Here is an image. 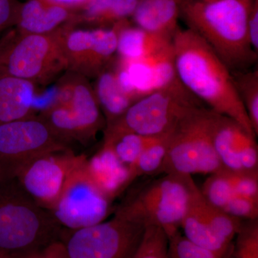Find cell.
<instances>
[{
    "mask_svg": "<svg viewBox=\"0 0 258 258\" xmlns=\"http://www.w3.org/2000/svg\"><path fill=\"white\" fill-rule=\"evenodd\" d=\"M176 74L190 93L208 108L236 120L254 134L232 79V73L192 30L178 28L171 39Z\"/></svg>",
    "mask_w": 258,
    "mask_h": 258,
    "instance_id": "cell-1",
    "label": "cell"
},
{
    "mask_svg": "<svg viewBox=\"0 0 258 258\" xmlns=\"http://www.w3.org/2000/svg\"><path fill=\"white\" fill-rule=\"evenodd\" d=\"M252 0H181V14L190 30L206 42L231 73L252 69L258 54L247 33Z\"/></svg>",
    "mask_w": 258,
    "mask_h": 258,
    "instance_id": "cell-2",
    "label": "cell"
},
{
    "mask_svg": "<svg viewBox=\"0 0 258 258\" xmlns=\"http://www.w3.org/2000/svg\"><path fill=\"white\" fill-rule=\"evenodd\" d=\"M62 228L13 178L0 184V252L18 257L60 240Z\"/></svg>",
    "mask_w": 258,
    "mask_h": 258,
    "instance_id": "cell-3",
    "label": "cell"
},
{
    "mask_svg": "<svg viewBox=\"0 0 258 258\" xmlns=\"http://www.w3.org/2000/svg\"><path fill=\"white\" fill-rule=\"evenodd\" d=\"M195 184L191 176L164 174L128 195L114 215L145 227H159L169 240L180 232Z\"/></svg>",
    "mask_w": 258,
    "mask_h": 258,
    "instance_id": "cell-4",
    "label": "cell"
},
{
    "mask_svg": "<svg viewBox=\"0 0 258 258\" xmlns=\"http://www.w3.org/2000/svg\"><path fill=\"white\" fill-rule=\"evenodd\" d=\"M204 106L181 83L153 91L134 103L120 118L107 125L103 142L122 134L158 137L170 132L194 108Z\"/></svg>",
    "mask_w": 258,
    "mask_h": 258,
    "instance_id": "cell-5",
    "label": "cell"
},
{
    "mask_svg": "<svg viewBox=\"0 0 258 258\" xmlns=\"http://www.w3.org/2000/svg\"><path fill=\"white\" fill-rule=\"evenodd\" d=\"M213 113L212 110L202 106L179 120L171 132L159 173L210 175L223 168L212 142Z\"/></svg>",
    "mask_w": 258,
    "mask_h": 258,
    "instance_id": "cell-6",
    "label": "cell"
},
{
    "mask_svg": "<svg viewBox=\"0 0 258 258\" xmlns=\"http://www.w3.org/2000/svg\"><path fill=\"white\" fill-rule=\"evenodd\" d=\"M68 24L48 33L17 35L0 69L35 86L48 85L68 70L63 50Z\"/></svg>",
    "mask_w": 258,
    "mask_h": 258,
    "instance_id": "cell-7",
    "label": "cell"
},
{
    "mask_svg": "<svg viewBox=\"0 0 258 258\" xmlns=\"http://www.w3.org/2000/svg\"><path fill=\"white\" fill-rule=\"evenodd\" d=\"M145 226L113 215L111 220L79 229H62L68 258H133Z\"/></svg>",
    "mask_w": 258,
    "mask_h": 258,
    "instance_id": "cell-8",
    "label": "cell"
},
{
    "mask_svg": "<svg viewBox=\"0 0 258 258\" xmlns=\"http://www.w3.org/2000/svg\"><path fill=\"white\" fill-rule=\"evenodd\" d=\"M69 73L72 95L69 103L53 105L38 115L66 143L88 144L104 131L106 120L88 79Z\"/></svg>",
    "mask_w": 258,
    "mask_h": 258,
    "instance_id": "cell-9",
    "label": "cell"
},
{
    "mask_svg": "<svg viewBox=\"0 0 258 258\" xmlns=\"http://www.w3.org/2000/svg\"><path fill=\"white\" fill-rule=\"evenodd\" d=\"M86 159L71 149L48 153L18 166L10 176L37 205L50 212L68 178Z\"/></svg>",
    "mask_w": 258,
    "mask_h": 258,
    "instance_id": "cell-10",
    "label": "cell"
},
{
    "mask_svg": "<svg viewBox=\"0 0 258 258\" xmlns=\"http://www.w3.org/2000/svg\"><path fill=\"white\" fill-rule=\"evenodd\" d=\"M86 161L71 173L50 211L64 230H79L101 223L106 220L111 211L112 202L88 175Z\"/></svg>",
    "mask_w": 258,
    "mask_h": 258,
    "instance_id": "cell-11",
    "label": "cell"
},
{
    "mask_svg": "<svg viewBox=\"0 0 258 258\" xmlns=\"http://www.w3.org/2000/svg\"><path fill=\"white\" fill-rule=\"evenodd\" d=\"M243 221L210 203L195 184L181 228L193 243L225 258Z\"/></svg>",
    "mask_w": 258,
    "mask_h": 258,
    "instance_id": "cell-12",
    "label": "cell"
},
{
    "mask_svg": "<svg viewBox=\"0 0 258 258\" xmlns=\"http://www.w3.org/2000/svg\"><path fill=\"white\" fill-rule=\"evenodd\" d=\"M68 149H71L69 144L38 115L0 124V163L10 176L17 167L34 158Z\"/></svg>",
    "mask_w": 258,
    "mask_h": 258,
    "instance_id": "cell-13",
    "label": "cell"
},
{
    "mask_svg": "<svg viewBox=\"0 0 258 258\" xmlns=\"http://www.w3.org/2000/svg\"><path fill=\"white\" fill-rule=\"evenodd\" d=\"M69 23L63 35L68 72L96 79L116 54V24L111 28L78 29Z\"/></svg>",
    "mask_w": 258,
    "mask_h": 258,
    "instance_id": "cell-14",
    "label": "cell"
},
{
    "mask_svg": "<svg viewBox=\"0 0 258 258\" xmlns=\"http://www.w3.org/2000/svg\"><path fill=\"white\" fill-rule=\"evenodd\" d=\"M212 142L222 166L233 171L258 170L255 136L236 120L214 111Z\"/></svg>",
    "mask_w": 258,
    "mask_h": 258,
    "instance_id": "cell-15",
    "label": "cell"
},
{
    "mask_svg": "<svg viewBox=\"0 0 258 258\" xmlns=\"http://www.w3.org/2000/svg\"><path fill=\"white\" fill-rule=\"evenodd\" d=\"M79 10L49 0H28L20 6L15 30L18 35L45 34L67 23L76 25Z\"/></svg>",
    "mask_w": 258,
    "mask_h": 258,
    "instance_id": "cell-16",
    "label": "cell"
},
{
    "mask_svg": "<svg viewBox=\"0 0 258 258\" xmlns=\"http://www.w3.org/2000/svg\"><path fill=\"white\" fill-rule=\"evenodd\" d=\"M86 171L98 189L110 201L121 195L130 185L128 166L117 157L111 146L103 144L86 161Z\"/></svg>",
    "mask_w": 258,
    "mask_h": 258,
    "instance_id": "cell-17",
    "label": "cell"
},
{
    "mask_svg": "<svg viewBox=\"0 0 258 258\" xmlns=\"http://www.w3.org/2000/svg\"><path fill=\"white\" fill-rule=\"evenodd\" d=\"M117 57L122 60L139 61L155 57L170 46L171 37L132 26L127 20L116 24Z\"/></svg>",
    "mask_w": 258,
    "mask_h": 258,
    "instance_id": "cell-18",
    "label": "cell"
},
{
    "mask_svg": "<svg viewBox=\"0 0 258 258\" xmlns=\"http://www.w3.org/2000/svg\"><path fill=\"white\" fill-rule=\"evenodd\" d=\"M36 86L0 69V124L36 115Z\"/></svg>",
    "mask_w": 258,
    "mask_h": 258,
    "instance_id": "cell-19",
    "label": "cell"
},
{
    "mask_svg": "<svg viewBox=\"0 0 258 258\" xmlns=\"http://www.w3.org/2000/svg\"><path fill=\"white\" fill-rule=\"evenodd\" d=\"M181 0H139L133 18L136 26L171 37L177 29Z\"/></svg>",
    "mask_w": 258,
    "mask_h": 258,
    "instance_id": "cell-20",
    "label": "cell"
},
{
    "mask_svg": "<svg viewBox=\"0 0 258 258\" xmlns=\"http://www.w3.org/2000/svg\"><path fill=\"white\" fill-rule=\"evenodd\" d=\"M139 0H88L78 12L76 24L85 23L95 28H111L132 17Z\"/></svg>",
    "mask_w": 258,
    "mask_h": 258,
    "instance_id": "cell-21",
    "label": "cell"
},
{
    "mask_svg": "<svg viewBox=\"0 0 258 258\" xmlns=\"http://www.w3.org/2000/svg\"><path fill=\"white\" fill-rule=\"evenodd\" d=\"M113 60L96 78L93 86L106 125L120 118L135 101L120 89L113 69Z\"/></svg>",
    "mask_w": 258,
    "mask_h": 258,
    "instance_id": "cell-22",
    "label": "cell"
},
{
    "mask_svg": "<svg viewBox=\"0 0 258 258\" xmlns=\"http://www.w3.org/2000/svg\"><path fill=\"white\" fill-rule=\"evenodd\" d=\"M237 95L248 115L255 135L258 136V69L256 68L232 73Z\"/></svg>",
    "mask_w": 258,
    "mask_h": 258,
    "instance_id": "cell-23",
    "label": "cell"
},
{
    "mask_svg": "<svg viewBox=\"0 0 258 258\" xmlns=\"http://www.w3.org/2000/svg\"><path fill=\"white\" fill-rule=\"evenodd\" d=\"M172 131L161 136L160 138L148 147L128 166L129 181L131 184L139 176L159 173L165 159L169 138Z\"/></svg>",
    "mask_w": 258,
    "mask_h": 258,
    "instance_id": "cell-24",
    "label": "cell"
},
{
    "mask_svg": "<svg viewBox=\"0 0 258 258\" xmlns=\"http://www.w3.org/2000/svg\"><path fill=\"white\" fill-rule=\"evenodd\" d=\"M161 136L150 137L128 133L122 134L112 140L103 142V144L111 146L117 157L128 167L148 147L160 138Z\"/></svg>",
    "mask_w": 258,
    "mask_h": 258,
    "instance_id": "cell-25",
    "label": "cell"
},
{
    "mask_svg": "<svg viewBox=\"0 0 258 258\" xmlns=\"http://www.w3.org/2000/svg\"><path fill=\"white\" fill-rule=\"evenodd\" d=\"M169 239L155 226H147L133 258H168Z\"/></svg>",
    "mask_w": 258,
    "mask_h": 258,
    "instance_id": "cell-26",
    "label": "cell"
},
{
    "mask_svg": "<svg viewBox=\"0 0 258 258\" xmlns=\"http://www.w3.org/2000/svg\"><path fill=\"white\" fill-rule=\"evenodd\" d=\"M220 171L237 195L258 200V170L233 171L223 167Z\"/></svg>",
    "mask_w": 258,
    "mask_h": 258,
    "instance_id": "cell-27",
    "label": "cell"
},
{
    "mask_svg": "<svg viewBox=\"0 0 258 258\" xmlns=\"http://www.w3.org/2000/svg\"><path fill=\"white\" fill-rule=\"evenodd\" d=\"M236 237L235 258H258V219L244 220Z\"/></svg>",
    "mask_w": 258,
    "mask_h": 258,
    "instance_id": "cell-28",
    "label": "cell"
},
{
    "mask_svg": "<svg viewBox=\"0 0 258 258\" xmlns=\"http://www.w3.org/2000/svg\"><path fill=\"white\" fill-rule=\"evenodd\" d=\"M168 258H222L193 243L179 232L169 240Z\"/></svg>",
    "mask_w": 258,
    "mask_h": 258,
    "instance_id": "cell-29",
    "label": "cell"
},
{
    "mask_svg": "<svg viewBox=\"0 0 258 258\" xmlns=\"http://www.w3.org/2000/svg\"><path fill=\"white\" fill-rule=\"evenodd\" d=\"M21 4L19 0H0V35L15 27Z\"/></svg>",
    "mask_w": 258,
    "mask_h": 258,
    "instance_id": "cell-30",
    "label": "cell"
},
{
    "mask_svg": "<svg viewBox=\"0 0 258 258\" xmlns=\"http://www.w3.org/2000/svg\"><path fill=\"white\" fill-rule=\"evenodd\" d=\"M15 258H68L62 241L57 240L46 247Z\"/></svg>",
    "mask_w": 258,
    "mask_h": 258,
    "instance_id": "cell-31",
    "label": "cell"
},
{
    "mask_svg": "<svg viewBox=\"0 0 258 258\" xmlns=\"http://www.w3.org/2000/svg\"><path fill=\"white\" fill-rule=\"evenodd\" d=\"M247 33L251 46L258 54V2L252 0L247 20Z\"/></svg>",
    "mask_w": 258,
    "mask_h": 258,
    "instance_id": "cell-32",
    "label": "cell"
},
{
    "mask_svg": "<svg viewBox=\"0 0 258 258\" xmlns=\"http://www.w3.org/2000/svg\"><path fill=\"white\" fill-rule=\"evenodd\" d=\"M17 35L18 34H17L16 30L10 29L0 37V64L4 59L5 56L9 50L10 47L14 42Z\"/></svg>",
    "mask_w": 258,
    "mask_h": 258,
    "instance_id": "cell-33",
    "label": "cell"
},
{
    "mask_svg": "<svg viewBox=\"0 0 258 258\" xmlns=\"http://www.w3.org/2000/svg\"><path fill=\"white\" fill-rule=\"evenodd\" d=\"M49 1L55 3V4L80 9L83 5L87 3L88 0H49Z\"/></svg>",
    "mask_w": 258,
    "mask_h": 258,
    "instance_id": "cell-34",
    "label": "cell"
},
{
    "mask_svg": "<svg viewBox=\"0 0 258 258\" xmlns=\"http://www.w3.org/2000/svg\"><path fill=\"white\" fill-rule=\"evenodd\" d=\"M8 178H10L9 173L5 169V166L0 163V184L7 179H8Z\"/></svg>",
    "mask_w": 258,
    "mask_h": 258,
    "instance_id": "cell-35",
    "label": "cell"
},
{
    "mask_svg": "<svg viewBox=\"0 0 258 258\" xmlns=\"http://www.w3.org/2000/svg\"><path fill=\"white\" fill-rule=\"evenodd\" d=\"M0 258H15V257L5 254L4 252H0Z\"/></svg>",
    "mask_w": 258,
    "mask_h": 258,
    "instance_id": "cell-36",
    "label": "cell"
},
{
    "mask_svg": "<svg viewBox=\"0 0 258 258\" xmlns=\"http://www.w3.org/2000/svg\"><path fill=\"white\" fill-rule=\"evenodd\" d=\"M197 1L210 2V1H215V0H197Z\"/></svg>",
    "mask_w": 258,
    "mask_h": 258,
    "instance_id": "cell-37",
    "label": "cell"
}]
</instances>
